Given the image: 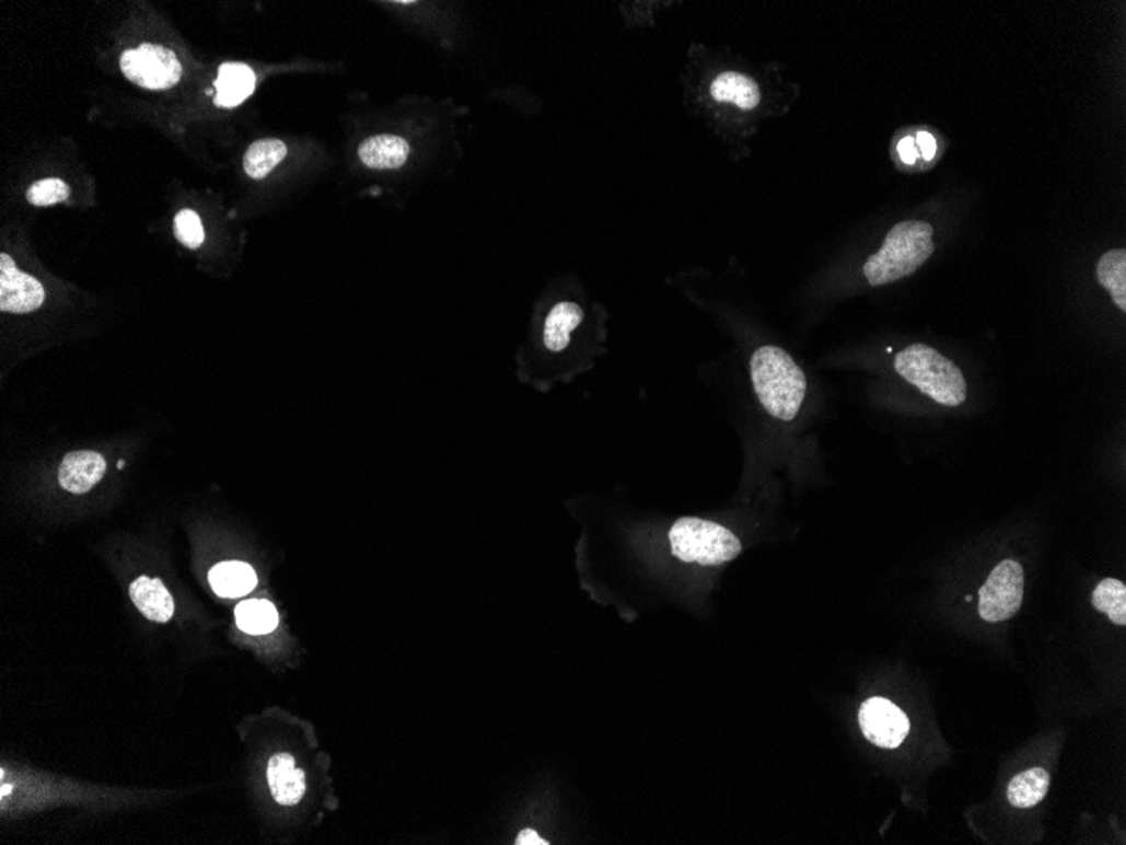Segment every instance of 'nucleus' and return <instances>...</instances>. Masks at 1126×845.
Segmentation results:
<instances>
[{
    "label": "nucleus",
    "instance_id": "nucleus-15",
    "mask_svg": "<svg viewBox=\"0 0 1126 845\" xmlns=\"http://www.w3.org/2000/svg\"><path fill=\"white\" fill-rule=\"evenodd\" d=\"M583 311L576 302H558L545 321L544 343L550 351L558 354L569 346L570 336L582 323Z\"/></svg>",
    "mask_w": 1126,
    "mask_h": 845
},
{
    "label": "nucleus",
    "instance_id": "nucleus-5",
    "mask_svg": "<svg viewBox=\"0 0 1126 845\" xmlns=\"http://www.w3.org/2000/svg\"><path fill=\"white\" fill-rule=\"evenodd\" d=\"M1024 601V569L1015 560L998 564L979 589V616L988 623L1009 622Z\"/></svg>",
    "mask_w": 1126,
    "mask_h": 845
},
{
    "label": "nucleus",
    "instance_id": "nucleus-20",
    "mask_svg": "<svg viewBox=\"0 0 1126 845\" xmlns=\"http://www.w3.org/2000/svg\"><path fill=\"white\" fill-rule=\"evenodd\" d=\"M236 625L248 635H267L279 625V613L265 600L243 601L236 607Z\"/></svg>",
    "mask_w": 1126,
    "mask_h": 845
},
{
    "label": "nucleus",
    "instance_id": "nucleus-19",
    "mask_svg": "<svg viewBox=\"0 0 1126 845\" xmlns=\"http://www.w3.org/2000/svg\"><path fill=\"white\" fill-rule=\"evenodd\" d=\"M287 155V146L279 139H262L249 146L243 159V170L252 180H264L276 170Z\"/></svg>",
    "mask_w": 1126,
    "mask_h": 845
},
{
    "label": "nucleus",
    "instance_id": "nucleus-25",
    "mask_svg": "<svg viewBox=\"0 0 1126 845\" xmlns=\"http://www.w3.org/2000/svg\"><path fill=\"white\" fill-rule=\"evenodd\" d=\"M914 140H916L917 149H919V154H921L922 158L929 159L936 154L938 143H936V139L931 136V134L917 132L916 139Z\"/></svg>",
    "mask_w": 1126,
    "mask_h": 845
},
{
    "label": "nucleus",
    "instance_id": "nucleus-3",
    "mask_svg": "<svg viewBox=\"0 0 1126 845\" xmlns=\"http://www.w3.org/2000/svg\"><path fill=\"white\" fill-rule=\"evenodd\" d=\"M895 372L913 383L922 395L944 407L965 404L968 389L962 370L925 343H914L894 360Z\"/></svg>",
    "mask_w": 1126,
    "mask_h": 845
},
{
    "label": "nucleus",
    "instance_id": "nucleus-2",
    "mask_svg": "<svg viewBox=\"0 0 1126 845\" xmlns=\"http://www.w3.org/2000/svg\"><path fill=\"white\" fill-rule=\"evenodd\" d=\"M932 227L926 221H901L887 233L878 254L863 265L870 286L897 282L916 273L935 252Z\"/></svg>",
    "mask_w": 1126,
    "mask_h": 845
},
{
    "label": "nucleus",
    "instance_id": "nucleus-12",
    "mask_svg": "<svg viewBox=\"0 0 1126 845\" xmlns=\"http://www.w3.org/2000/svg\"><path fill=\"white\" fill-rule=\"evenodd\" d=\"M130 598L137 610L154 623H167L174 614V600L161 579L140 576L130 584Z\"/></svg>",
    "mask_w": 1126,
    "mask_h": 845
},
{
    "label": "nucleus",
    "instance_id": "nucleus-11",
    "mask_svg": "<svg viewBox=\"0 0 1126 845\" xmlns=\"http://www.w3.org/2000/svg\"><path fill=\"white\" fill-rule=\"evenodd\" d=\"M255 85L257 77L252 68L243 63H223L214 81V105L221 108L239 107L255 92Z\"/></svg>",
    "mask_w": 1126,
    "mask_h": 845
},
{
    "label": "nucleus",
    "instance_id": "nucleus-9",
    "mask_svg": "<svg viewBox=\"0 0 1126 845\" xmlns=\"http://www.w3.org/2000/svg\"><path fill=\"white\" fill-rule=\"evenodd\" d=\"M107 471V461L95 451L70 452L59 464V485L65 491L83 495L92 491Z\"/></svg>",
    "mask_w": 1126,
    "mask_h": 845
},
{
    "label": "nucleus",
    "instance_id": "nucleus-26",
    "mask_svg": "<svg viewBox=\"0 0 1126 845\" xmlns=\"http://www.w3.org/2000/svg\"><path fill=\"white\" fill-rule=\"evenodd\" d=\"M516 844L518 845H547V844H550V842L544 841V838L539 837V835L536 834L535 831H532V829H526V831L520 832V835H518Z\"/></svg>",
    "mask_w": 1126,
    "mask_h": 845
},
{
    "label": "nucleus",
    "instance_id": "nucleus-16",
    "mask_svg": "<svg viewBox=\"0 0 1126 845\" xmlns=\"http://www.w3.org/2000/svg\"><path fill=\"white\" fill-rule=\"evenodd\" d=\"M213 591L221 598H242L254 591L257 574L245 563H221L210 572Z\"/></svg>",
    "mask_w": 1126,
    "mask_h": 845
},
{
    "label": "nucleus",
    "instance_id": "nucleus-24",
    "mask_svg": "<svg viewBox=\"0 0 1126 845\" xmlns=\"http://www.w3.org/2000/svg\"><path fill=\"white\" fill-rule=\"evenodd\" d=\"M897 152H899L901 161L904 164H909V166L910 164H916L917 158L921 155L913 137H906V139L901 140L899 146H897Z\"/></svg>",
    "mask_w": 1126,
    "mask_h": 845
},
{
    "label": "nucleus",
    "instance_id": "nucleus-17",
    "mask_svg": "<svg viewBox=\"0 0 1126 845\" xmlns=\"http://www.w3.org/2000/svg\"><path fill=\"white\" fill-rule=\"evenodd\" d=\"M1050 776L1046 769L1032 768L1020 773L1010 782L1007 798L1017 809H1031L1044 800L1049 791Z\"/></svg>",
    "mask_w": 1126,
    "mask_h": 845
},
{
    "label": "nucleus",
    "instance_id": "nucleus-1",
    "mask_svg": "<svg viewBox=\"0 0 1126 845\" xmlns=\"http://www.w3.org/2000/svg\"><path fill=\"white\" fill-rule=\"evenodd\" d=\"M751 379L761 405L776 419H794L806 397V377L779 346L764 345L751 357Z\"/></svg>",
    "mask_w": 1126,
    "mask_h": 845
},
{
    "label": "nucleus",
    "instance_id": "nucleus-13",
    "mask_svg": "<svg viewBox=\"0 0 1126 845\" xmlns=\"http://www.w3.org/2000/svg\"><path fill=\"white\" fill-rule=\"evenodd\" d=\"M358 155L370 170H398L408 161L410 146L402 137L382 134L363 140L358 149Z\"/></svg>",
    "mask_w": 1126,
    "mask_h": 845
},
{
    "label": "nucleus",
    "instance_id": "nucleus-4",
    "mask_svg": "<svg viewBox=\"0 0 1126 845\" xmlns=\"http://www.w3.org/2000/svg\"><path fill=\"white\" fill-rule=\"evenodd\" d=\"M673 555L683 563L722 566L741 554L742 545L731 530L710 520L685 517L670 530Z\"/></svg>",
    "mask_w": 1126,
    "mask_h": 845
},
{
    "label": "nucleus",
    "instance_id": "nucleus-6",
    "mask_svg": "<svg viewBox=\"0 0 1126 845\" xmlns=\"http://www.w3.org/2000/svg\"><path fill=\"white\" fill-rule=\"evenodd\" d=\"M120 70L132 83L146 90L173 89L183 74L176 53L151 43L127 49L120 56Z\"/></svg>",
    "mask_w": 1126,
    "mask_h": 845
},
{
    "label": "nucleus",
    "instance_id": "nucleus-10",
    "mask_svg": "<svg viewBox=\"0 0 1126 845\" xmlns=\"http://www.w3.org/2000/svg\"><path fill=\"white\" fill-rule=\"evenodd\" d=\"M268 787L280 806L294 807L305 794V775L295 768L292 754L279 753L270 757L267 766Z\"/></svg>",
    "mask_w": 1126,
    "mask_h": 845
},
{
    "label": "nucleus",
    "instance_id": "nucleus-23",
    "mask_svg": "<svg viewBox=\"0 0 1126 845\" xmlns=\"http://www.w3.org/2000/svg\"><path fill=\"white\" fill-rule=\"evenodd\" d=\"M174 235L187 248H199L205 242V229L198 213L193 210H181L174 218Z\"/></svg>",
    "mask_w": 1126,
    "mask_h": 845
},
{
    "label": "nucleus",
    "instance_id": "nucleus-22",
    "mask_svg": "<svg viewBox=\"0 0 1126 845\" xmlns=\"http://www.w3.org/2000/svg\"><path fill=\"white\" fill-rule=\"evenodd\" d=\"M70 198V186L58 177L36 181L26 192V199L37 208L58 205Z\"/></svg>",
    "mask_w": 1126,
    "mask_h": 845
},
{
    "label": "nucleus",
    "instance_id": "nucleus-14",
    "mask_svg": "<svg viewBox=\"0 0 1126 845\" xmlns=\"http://www.w3.org/2000/svg\"><path fill=\"white\" fill-rule=\"evenodd\" d=\"M710 95L716 102L741 111H754L761 103V90L756 81L738 71L717 74L710 83Z\"/></svg>",
    "mask_w": 1126,
    "mask_h": 845
},
{
    "label": "nucleus",
    "instance_id": "nucleus-8",
    "mask_svg": "<svg viewBox=\"0 0 1126 845\" xmlns=\"http://www.w3.org/2000/svg\"><path fill=\"white\" fill-rule=\"evenodd\" d=\"M45 302V289L39 280L21 273L8 254L0 255V311L27 314Z\"/></svg>",
    "mask_w": 1126,
    "mask_h": 845
},
{
    "label": "nucleus",
    "instance_id": "nucleus-18",
    "mask_svg": "<svg viewBox=\"0 0 1126 845\" xmlns=\"http://www.w3.org/2000/svg\"><path fill=\"white\" fill-rule=\"evenodd\" d=\"M1098 282L1110 292L1119 311H1126V252L1123 248L1106 252L1098 262Z\"/></svg>",
    "mask_w": 1126,
    "mask_h": 845
},
{
    "label": "nucleus",
    "instance_id": "nucleus-21",
    "mask_svg": "<svg viewBox=\"0 0 1126 845\" xmlns=\"http://www.w3.org/2000/svg\"><path fill=\"white\" fill-rule=\"evenodd\" d=\"M1094 610L1106 614L1115 625H1126V586L1116 579H1103L1091 598Z\"/></svg>",
    "mask_w": 1126,
    "mask_h": 845
},
{
    "label": "nucleus",
    "instance_id": "nucleus-7",
    "mask_svg": "<svg viewBox=\"0 0 1126 845\" xmlns=\"http://www.w3.org/2000/svg\"><path fill=\"white\" fill-rule=\"evenodd\" d=\"M859 720L863 736L879 748L894 750L909 734V719L904 710L884 697L866 701L860 707Z\"/></svg>",
    "mask_w": 1126,
    "mask_h": 845
}]
</instances>
